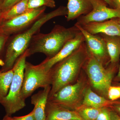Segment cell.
Returning a JSON list of instances; mask_svg holds the SVG:
<instances>
[{"instance_id": "obj_15", "label": "cell", "mask_w": 120, "mask_h": 120, "mask_svg": "<svg viewBox=\"0 0 120 120\" xmlns=\"http://www.w3.org/2000/svg\"><path fill=\"white\" fill-rule=\"evenodd\" d=\"M67 21L73 20L87 15L91 11L92 6L91 0H68Z\"/></svg>"}, {"instance_id": "obj_9", "label": "cell", "mask_w": 120, "mask_h": 120, "mask_svg": "<svg viewBox=\"0 0 120 120\" xmlns=\"http://www.w3.org/2000/svg\"><path fill=\"white\" fill-rule=\"evenodd\" d=\"M83 88V83L81 81L69 84L48 98V101L68 109L72 108L80 98Z\"/></svg>"}, {"instance_id": "obj_13", "label": "cell", "mask_w": 120, "mask_h": 120, "mask_svg": "<svg viewBox=\"0 0 120 120\" xmlns=\"http://www.w3.org/2000/svg\"><path fill=\"white\" fill-rule=\"evenodd\" d=\"M45 120H83L78 112L47 101Z\"/></svg>"}, {"instance_id": "obj_27", "label": "cell", "mask_w": 120, "mask_h": 120, "mask_svg": "<svg viewBox=\"0 0 120 120\" xmlns=\"http://www.w3.org/2000/svg\"><path fill=\"white\" fill-rule=\"evenodd\" d=\"M112 8H116L120 11V0H111Z\"/></svg>"}, {"instance_id": "obj_18", "label": "cell", "mask_w": 120, "mask_h": 120, "mask_svg": "<svg viewBox=\"0 0 120 120\" xmlns=\"http://www.w3.org/2000/svg\"><path fill=\"white\" fill-rule=\"evenodd\" d=\"M13 74L12 68L7 71H0V102L8 94Z\"/></svg>"}, {"instance_id": "obj_8", "label": "cell", "mask_w": 120, "mask_h": 120, "mask_svg": "<svg viewBox=\"0 0 120 120\" xmlns=\"http://www.w3.org/2000/svg\"><path fill=\"white\" fill-rule=\"evenodd\" d=\"M92 9L87 15L77 19L76 23L81 25L90 22H101L109 19L120 18V11L116 8L107 7L104 0H91Z\"/></svg>"}, {"instance_id": "obj_11", "label": "cell", "mask_w": 120, "mask_h": 120, "mask_svg": "<svg viewBox=\"0 0 120 120\" xmlns=\"http://www.w3.org/2000/svg\"><path fill=\"white\" fill-rule=\"evenodd\" d=\"M85 42V38L80 31L75 37L68 41L57 54L51 58H46L41 63L49 71L56 64L70 56Z\"/></svg>"}, {"instance_id": "obj_6", "label": "cell", "mask_w": 120, "mask_h": 120, "mask_svg": "<svg viewBox=\"0 0 120 120\" xmlns=\"http://www.w3.org/2000/svg\"><path fill=\"white\" fill-rule=\"evenodd\" d=\"M88 55L83 66L92 86L102 94H107L111 86L112 74L94 57L88 50Z\"/></svg>"}, {"instance_id": "obj_35", "label": "cell", "mask_w": 120, "mask_h": 120, "mask_svg": "<svg viewBox=\"0 0 120 120\" xmlns=\"http://www.w3.org/2000/svg\"><path fill=\"white\" fill-rule=\"evenodd\" d=\"M3 120H4V119H3Z\"/></svg>"}, {"instance_id": "obj_25", "label": "cell", "mask_w": 120, "mask_h": 120, "mask_svg": "<svg viewBox=\"0 0 120 120\" xmlns=\"http://www.w3.org/2000/svg\"><path fill=\"white\" fill-rule=\"evenodd\" d=\"M21 0H4L0 8L2 12L8 11L13 5Z\"/></svg>"}, {"instance_id": "obj_5", "label": "cell", "mask_w": 120, "mask_h": 120, "mask_svg": "<svg viewBox=\"0 0 120 120\" xmlns=\"http://www.w3.org/2000/svg\"><path fill=\"white\" fill-rule=\"evenodd\" d=\"M52 83L50 70L47 71L41 64L34 65L26 61L23 83L22 91V98L25 101L37 89L44 88Z\"/></svg>"}, {"instance_id": "obj_21", "label": "cell", "mask_w": 120, "mask_h": 120, "mask_svg": "<svg viewBox=\"0 0 120 120\" xmlns=\"http://www.w3.org/2000/svg\"><path fill=\"white\" fill-rule=\"evenodd\" d=\"M43 7L53 8L56 7L54 0H28L27 8L29 10Z\"/></svg>"}, {"instance_id": "obj_26", "label": "cell", "mask_w": 120, "mask_h": 120, "mask_svg": "<svg viewBox=\"0 0 120 120\" xmlns=\"http://www.w3.org/2000/svg\"><path fill=\"white\" fill-rule=\"evenodd\" d=\"M96 120H111L110 112L107 108L102 107Z\"/></svg>"}, {"instance_id": "obj_7", "label": "cell", "mask_w": 120, "mask_h": 120, "mask_svg": "<svg viewBox=\"0 0 120 120\" xmlns=\"http://www.w3.org/2000/svg\"><path fill=\"white\" fill-rule=\"evenodd\" d=\"M46 7L31 9L17 17L3 21L0 31L10 36L30 27L44 14Z\"/></svg>"}, {"instance_id": "obj_29", "label": "cell", "mask_w": 120, "mask_h": 120, "mask_svg": "<svg viewBox=\"0 0 120 120\" xmlns=\"http://www.w3.org/2000/svg\"><path fill=\"white\" fill-rule=\"evenodd\" d=\"M2 11H1V9L0 8V26L1 25V23H2V22H3V20H2Z\"/></svg>"}, {"instance_id": "obj_34", "label": "cell", "mask_w": 120, "mask_h": 120, "mask_svg": "<svg viewBox=\"0 0 120 120\" xmlns=\"http://www.w3.org/2000/svg\"><path fill=\"white\" fill-rule=\"evenodd\" d=\"M116 19L117 21V22H118L120 24V18H116Z\"/></svg>"}, {"instance_id": "obj_32", "label": "cell", "mask_w": 120, "mask_h": 120, "mask_svg": "<svg viewBox=\"0 0 120 120\" xmlns=\"http://www.w3.org/2000/svg\"><path fill=\"white\" fill-rule=\"evenodd\" d=\"M117 77H118V79H120V68H119V71H118V75H117Z\"/></svg>"}, {"instance_id": "obj_36", "label": "cell", "mask_w": 120, "mask_h": 120, "mask_svg": "<svg viewBox=\"0 0 120 120\" xmlns=\"http://www.w3.org/2000/svg\"><path fill=\"white\" fill-rule=\"evenodd\" d=\"M3 120V119H2V120Z\"/></svg>"}, {"instance_id": "obj_19", "label": "cell", "mask_w": 120, "mask_h": 120, "mask_svg": "<svg viewBox=\"0 0 120 120\" xmlns=\"http://www.w3.org/2000/svg\"><path fill=\"white\" fill-rule=\"evenodd\" d=\"M28 1V0H22L8 11L3 12V22L17 17L30 11L27 8Z\"/></svg>"}, {"instance_id": "obj_3", "label": "cell", "mask_w": 120, "mask_h": 120, "mask_svg": "<svg viewBox=\"0 0 120 120\" xmlns=\"http://www.w3.org/2000/svg\"><path fill=\"white\" fill-rule=\"evenodd\" d=\"M88 55L85 42L70 56L56 64L50 69L51 88L49 98L72 82L83 67Z\"/></svg>"}, {"instance_id": "obj_14", "label": "cell", "mask_w": 120, "mask_h": 120, "mask_svg": "<svg viewBox=\"0 0 120 120\" xmlns=\"http://www.w3.org/2000/svg\"><path fill=\"white\" fill-rule=\"evenodd\" d=\"M51 86H47L31 97V103L35 120H45V110Z\"/></svg>"}, {"instance_id": "obj_30", "label": "cell", "mask_w": 120, "mask_h": 120, "mask_svg": "<svg viewBox=\"0 0 120 120\" xmlns=\"http://www.w3.org/2000/svg\"><path fill=\"white\" fill-rule=\"evenodd\" d=\"M105 2H106L108 5H109L110 7H112V2H111V0H104Z\"/></svg>"}, {"instance_id": "obj_20", "label": "cell", "mask_w": 120, "mask_h": 120, "mask_svg": "<svg viewBox=\"0 0 120 120\" xmlns=\"http://www.w3.org/2000/svg\"><path fill=\"white\" fill-rule=\"evenodd\" d=\"M101 109L86 106L80 109L78 112L83 120H96Z\"/></svg>"}, {"instance_id": "obj_4", "label": "cell", "mask_w": 120, "mask_h": 120, "mask_svg": "<svg viewBox=\"0 0 120 120\" xmlns=\"http://www.w3.org/2000/svg\"><path fill=\"white\" fill-rule=\"evenodd\" d=\"M28 57L26 50L15 62L12 68L14 74L8 94L0 102L8 116H11L26 106L25 101L22 98V91L26 59Z\"/></svg>"}, {"instance_id": "obj_12", "label": "cell", "mask_w": 120, "mask_h": 120, "mask_svg": "<svg viewBox=\"0 0 120 120\" xmlns=\"http://www.w3.org/2000/svg\"><path fill=\"white\" fill-rule=\"evenodd\" d=\"M81 26L92 34L120 37V24L116 18L103 22L89 23Z\"/></svg>"}, {"instance_id": "obj_28", "label": "cell", "mask_w": 120, "mask_h": 120, "mask_svg": "<svg viewBox=\"0 0 120 120\" xmlns=\"http://www.w3.org/2000/svg\"><path fill=\"white\" fill-rule=\"evenodd\" d=\"M111 120H120V116L116 112H110Z\"/></svg>"}, {"instance_id": "obj_16", "label": "cell", "mask_w": 120, "mask_h": 120, "mask_svg": "<svg viewBox=\"0 0 120 120\" xmlns=\"http://www.w3.org/2000/svg\"><path fill=\"white\" fill-rule=\"evenodd\" d=\"M100 35L105 42L110 61L112 64H115L120 56V37Z\"/></svg>"}, {"instance_id": "obj_23", "label": "cell", "mask_w": 120, "mask_h": 120, "mask_svg": "<svg viewBox=\"0 0 120 120\" xmlns=\"http://www.w3.org/2000/svg\"><path fill=\"white\" fill-rule=\"evenodd\" d=\"M10 36L5 34L0 31V65L3 66L4 61L0 59L3 52L4 49L5 45L7 44L8 40Z\"/></svg>"}, {"instance_id": "obj_22", "label": "cell", "mask_w": 120, "mask_h": 120, "mask_svg": "<svg viewBox=\"0 0 120 120\" xmlns=\"http://www.w3.org/2000/svg\"><path fill=\"white\" fill-rule=\"evenodd\" d=\"M107 95L111 101L116 100L120 98V86H110L107 91Z\"/></svg>"}, {"instance_id": "obj_10", "label": "cell", "mask_w": 120, "mask_h": 120, "mask_svg": "<svg viewBox=\"0 0 120 120\" xmlns=\"http://www.w3.org/2000/svg\"><path fill=\"white\" fill-rule=\"evenodd\" d=\"M75 25L83 35L88 51L104 65L106 61L109 58L106 45L103 38L100 35L90 34L76 23Z\"/></svg>"}, {"instance_id": "obj_1", "label": "cell", "mask_w": 120, "mask_h": 120, "mask_svg": "<svg viewBox=\"0 0 120 120\" xmlns=\"http://www.w3.org/2000/svg\"><path fill=\"white\" fill-rule=\"evenodd\" d=\"M67 7L60 6L51 12L44 13L30 27L13 35L7 44L4 65L0 71L12 69L17 59L28 49L32 37L39 32L45 23L54 17L67 16Z\"/></svg>"}, {"instance_id": "obj_17", "label": "cell", "mask_w": 120, "mask_h": 120, "mask_svg": "<svg viewBox=\"0 0 120 120\" xmlns=\"http://www.w3.org/2000/svg\"><path fill=\"white\" fill-rule=\"evenodd\" d=\"M110 103V101L97 94L90 88L87 89L85 92L83 104L85 106L101 109Z\"/></svg>"}, {"instance_id": "obj_31", "label": "cell", "mask_w": 120, "mask_h": 120, "mask_svg": "<svg viewBox=\"0 0 120 120\" xmlns=\"http://www.w3.org/2000/svg\"><path fill=\"white\" fill-rule=\"evenodd\" d=\"M115 109L117 112L120 114V105H118L115 107Z\"/></svg>"}, {"instance_id": "obj_24", "label": "cell", "mask_w": 120, "mask_h": 120, "mask_svg": "<svg viewBox=\"0 0 120 120\" xmlns=\"http://www.w3.org/2000/svg\"><path fill=\"white\" fill-rule=\"evenodd\" d=\"M3 119L4 120H35L33 110L30 113L26 116L12 117L11 116L6 115Z\"/></svg>"}, {"instance_id": "obj_2", "label": "cell", "mask_w": 120, "mask_h": 120, "mask_svg": "<svg viewBox=\"0 0 120 120\" xmlns=\"http://www.w3.org/2000/svg\"><path fill=\"white\" fill-rule=\"evenodd\" d=\"M79 29L74 25L66 28L56 25L49 33L39 32L32 37L27 50L28 56L37 53L44 54L47 58L53 57L68 41L74 38L79 32Z\"/></svg>"}, {"instance_id": "obj_33", "label": "cell", "mask_w": 120, "mask_h": 120, "mask_svg": "<svg viewBox=\"0 0 120 120\" xmlns=\"http://www.w3.org/2000/svg\"><path fill=\"white\" fill-rule=\"evenodd\" d=\"M4 0H0V8L2 6V4H3V2H4Z\"/></svg>"}]
</instances>
